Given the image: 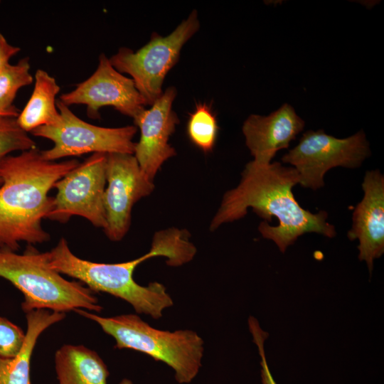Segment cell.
I'll return each mask as SVG.
<instances>
[{"mask_svg":"<svg viewBox=\"0 0 384 384\" xmlns=\"http://www.w3.org/2000/svg\"><path fill=\"white\" fill-rule=\"evenodd\" d=\"M241 176L239 184L223 195L210 223V231L243 218L251 208L265 220L258 228L262 237L274 241L283 253L305 233L336 236L335 227L326 221V211L312 213L296 201L292 188L299 177L294 167L277 161L260 164L252 160L245 165Z\"/></svg>","mask_w":384,"mask_h":384,"instance_id":"obj_1","label":"cell"},{"mask_svg":"<svg viewBox=\"0 0 384 384\" xmlns=\"http://www.w3.org/2000/svg\"><path fill=\"white\" fill-rule=\"evenodd\" d=\"M186 230L170 228L155 233L151 246L145 255L119 263L95 262L81 259L70 250L62 238L48 252L50 268L60 274L78 279L93 292H102L126 301L138 314L159 319L163 311L173 305L165 287L159 282L147 286L137 283L133 277L136 267L147 259L164 256L169 266L178 267L193 260L196 248Z\"/></svg>","mask_w":384,"mask_h":384,"instance_id":"obj_2","label":"cell"},{"mask_svg":"<svg viewBox=\"0 0 384 384\" xmlns=\"http://www.w3.org/2000/svg\"><path fill=\"white\" fill-rule=\"evenodd\" d=\"M78 164L74 159L46 160L36 147L0 162V248L16 252L21 242L32 245L50 239L41 224L52 208L48 193Z\"/></svg>","mask_w":384,"mask_h":384,"instance_id":"obj_3","label":"cell"},{"mask_svg":"<svg viewBox=\"0 0 384 384\" xmlns=\"http://www.w3.org/2000/svg\"><path fill=\"white\" fill-rule=\"evenodd\" d=\"M0 277L23 295L26 314L36 309L65 313L77 309L100 312L102 306L93 291L80 282L63 278L48 264V252L28 245L22 254L0 248Z\"/></svg>","mask_w":384,"mask_h":384,"instance_id":"obj_4","label":"cell"},{"mask_svg":"<svg viewBox=\"0 0 384 384\" xmlns=\"http://www.w3.org/2000/svg\"><path fill=\"white\" fill-rule=\"evenodd\" d=\"M74 311L96 322L115 340L116 348L133 349L166 363L180 384L191 383L199 373L204 343L193 331L157 329L133 314L103 317L82 309Z\"/></svg>","mask_w":384,"mask_h":384,"instance_id":"obj_5","label":"cell"},{"mask_svg":"<svg viewBox=\"0 0 384 384\" xmlns=\"http://www.w3.org/2000/svg\"><path fill=\"white\" fill-rule=\"evenodd\" d=\"M198 14L193 10L169 35L153 33L150 41L134 52L120 48L110 61L121 73L129 75L146 105H151L163 93L162 85L177 63L183 45L198 31Z\"/></svg>","mask_w":384,"mask_h":384,"instance_id":"obj_6","label":"cell"},{"mask_svg":"<svg viewBox=\"0 0 384 384\" xmlns=\"http://www.w3.org/2000/svg\"><path fill=\"white\" fill-rule=\"evenodd\" d=\"M60 121L31 132L35 137L50 140L53 146L41 151L43 158L56 161L87 153L134 154L136 126L107 128L87 123L75 115L69 107L57 102Z\"/></svg>","mask_w":384,"mask_h":384,"instance_id":"obj_7","label":"cell"},{"mask_svg":"<svg viewBox=\"0 0 384 384\" xmlns=\"http://www.w3.org/2000/svg\"><path fill=\"white\" fill-rule=\"evenodd\" d=\"M370 156L369 144L363 130L338 139L319 129L304 133L298 144L284 154L282 161L297 170L299 184L317 190L324 186V176L331 169L358 168Z\"/></svg>","mask_w":384,"mask_h":384,"instance_id":"obj_8","label":"cell"},{"mask_svg":"<svg viewBox=\"0 0 384 384\" xmlns=\"http://www.w3.org/2000/svg\"><path fill=\"white\" fill-rule=\"evenodd\" d=\"M107 154H92L55 183L57 193L47 218L65 223L78 215L95 227L106 228L104 193Z\"/></svg>","mask_w":384,"mask_h":384,"instance_id":"obj_9","label":"cell"},{"mask_svg":"<svg viewBox=\"0 0 384 384\" xmlns=\"http://www.w3.org/2000/svg\"><path fill=\"white\" fill-rule=\"evenodd\" d=\"M107 186L104 193L106 228L111 240H122L128 232L133 206L154 188L134 154H107L105 167Z\"/></svg>","mask_w":384,"mask_h":384,"instance_id":"obj_10","label":"cell"},{"mask_svg":"<svg viewBox=\"0 0 384 384\" xmlns=\"http://www.w3.org/2000/svg\"><path fill=\"white\" fill-rule=\"evenodd\" d=\"M60 101L68 107L85 105L87 114L92 119L100 118L99 110L103 107H112L134 118L146 106L132 79L117 71L104 53L100 54L92 75L72 91L62 94Z\"/></svg>","mask_w":384,"mask_h":384,"instance_id":"obj_11","label":"cell"},{"mask_svg":"<svg viewBox=\"0 0 384 384\" xmlns=\"http://www.w3.org/2000/svg\"><path fill=\"white\" fill-rule=\"evenodd\" d=\"M176 96V88L168 87L149 109L143 110L133 118L134 124L140 130L134 156L141 169L152 181L161 165L176 154L169 143L179 123L172 109Z\"/></svg>","mask_w":384,"mask_h":384,"instance_id":"obj_12","label":"cell"},{"mask_svg":"<svg viewBox=\"0 0 384 384\" xmlns=\"http://www.w3.org/2000/svg\"><path fill=\"white\" fill-rule=\"evenodd\" d=\"M364 193L352 216L349 240H358V259L366 261L370 275L373 261L384 252V176L379 170L366 171L362 183Z\"/></svg>","mask_w":384,"mask_h":384,"instance_id":"obj_13","label":"cell"},{"mask_svg":"<svg viewBox=\"0 0 384 384\" xmlns=\"http://www.w3.org/2000/svg\"><path fill=\"white\" fill-rule=\"evenodd\" d=\"M304 124L288 104L268 116L250 115L243 123L242 132L253 161L260 164L271 163L279 150L289 147Z\"/></svg>","mask_w":384,"mask_h":384,"instance_id":"obj_14","label":"cell"},{"mask_svg":"<svg viewBox=\"0 0 384 384\" xmlns=\"http://www.w3.org/2000/svg\"><path fill=\"white\" fill-rule=\"evenodd\" d=\"M58 384H107L108 368L94 351L66 344L54 356Z\"/></svg>","mask_w":384,"mask_h":384,"instance_id":"obj_15","label":"cell"},{"mask_svg":"<svg viewBox=\"0 0 384 384\" xmlns=\"http://www.w3.org/2000/svg\"><path fill=\"white\" fill-rule=\"evenodd\" d=\"M65 316V313L47 309H36L26 314L27 330L24 345L16 356L0 358V384H31V359L38 337Z\"/></svg>","mask_w":384,"mask_h":384,"instance_id":"obj_16","label":"cell"},{"mask_svg":"<svg viewBox=\"0 0 384 384\" xmlns=\"http://www.w3.org/2000/svg\"><path fill=\"white\" fill-rule=\"evenodd\" d=\"M34 78L33 92L16 117L18 125L26 132L55 124L60 119L56 102L60 88L55 79L41 69L36 71Z\"/></svg>","mask_w":384,"mask_h":384,"instance_id":"obj_17","label":"cell"},{"mask_svg":"<svg viewBox=\"0 0 384 384\" xmlns=\"http://www.w3.org/2000/svg\"><path fill=\"white\" fill-rule=\"evenodd\" d=\"M30 68L28 58H23L15 65L9 63L0 71V117H18V110L13 102L18 91L33 82Z\"/></svg>","mask_w":384,"mask_h":384,"instance_id":"obj_18","label":"cell"},{"mask_svg":"<svg viewBox=\"0 0 384 384\" xmlns=\"http://www.w3.org/2000/svg\"><path fill=\"white\" fill-rule=\"evenodd\" d=\"M218 126L215 113L206 103H198L189 114L186 132L190 141L205 153L211 151L216 142Z\"/></svg>","mask_w":384,"mask_h":384,"instance_id":"obj_19","label":"cell"},{"mask_svg":"<svg viewBox=\"0 0 384 384\" xmlns=\"http://www.w3.org/2000/svg\"><path fill=\"white\" fill-rule=\"evenodd\" d=\"M36 143L18 125L16 117H0V162L10 153L36 148Z\"/></svg>","mask_w":384,"mask_h":384,"instance_id":"obj_20","label":"cell"},{"mask_svg":"<svg viewBox=\"0 0 384 384\" xmlns=\"http://www.w3.org/2000/svg\"><path fill=\"white\" fill-rule=\"evenodd\" d=\"M26 333L9 319L0 316V358H11L21 351Z\"/></svg>","mask_w":384,"mask_h":384,"instance_id":"obj_21","label":"cell"},{"mask_svg":"<svg viewBox=\"0 0 384 384\" xmlns=\"http://www.w3.org/2000/svg\"><path fill=\"white\" fill-rule=\"evenodd\" d=\"M250 331L253 336V341L257 346L259 354L261 358V380L262 384H277L267 364L266 356L264 349L265 341L268 337V333L264 331L257 321V320L250 316L248 319Z\"/></svg>","mask_w":384,"mask_h":384,"instance_id":"obj_22","label":"cell"},{"mask_svg":"<svg viewBox=\"0 0 384 384\" xmlns=\"http://www.w3.org/2000/svg\"><path fill=\"white\" fill-rule=\"evenodd\" d=\"M21 50L20 48L8 43L0 32V71L9 64V60Z\"/></svg>","mask_w":384,"mask_h":384,"instance_id":"obj_23","label":"cell"},{"mask_svg":"<svg viewBox=\"0 0 384 384\" xmlns=\"http://www.w3.org/2000/svg\"><path fill=\"white\" fill-rule=\"evenodd\" d=\"M119 384H134V383L129 379L124 378L122 379Z\"/></svg>","mask_w":384,"mask_h":384,"instance_id":"obj_24","label":"cell"},{"mask_svg":"<svg viewBox=\"0 0 384 384\" xmlns=\"http://www.w3.org/2000/svg\"><path fill=\"white\" fill-rule=\"evenodd\" d=\"M1 183H2V181H1V179L0 178V186L1 185Z\"/></svg>","mask_w":384,"mask_h":384,"instance_id":"obj_25","label":"cell"}]
</instances>
